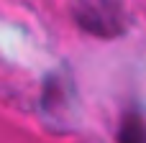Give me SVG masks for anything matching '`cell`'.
Masks as SVG:
<instances>
[{"label": "cell", "mask_w": 146, "mask_h": 143, "mask_svg": "<svg viewBox=\"0 0 146 143\" xmlns=\"http://www.w3.org/2000/svg\"><path fill=\"white\" fill-rule=\"evenodd\" d=\"M74 20L85 33L98 38L121 36L126 28L123 8L115 0H82L74 8Z\"/></svg>", "instance_id": "obj_1"}, {"label": "cell", "mask_w": 146, "mask_h": 143, "mask_svg": "<svg viewBox=\"0 0 146 143\" xmlns=\"http://www.w3.org/2000/svg\"><path fill=\"white\" fill-rule=\"evenodd\" d=\"M115 143H146V120L139 113H126L118 133H115Z\"/></svg>", "instance_id": "obj_2"}]
</instances>
